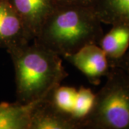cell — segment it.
<instances>
[{
    "mask_svg": "<svg viewBox=\"0 0 129 129\" xmlns=\"http://www.w3.org/2000/svg\"><path fill=\"white\" fill-rule=\"evenodd\" d=\"M21 19L29 40L37 36L47 17L57 5L56 0H8Z\"/></svg>",
    "mask_w": 129,
    "mask_h": 129,
    "instance_id": "5",
    "label": "cell"
},
{
    "mask_svg": "<svg viewBox=\"0 0 129 129\" xmlns=\"http://www.w3.org/2000/svg\"><path fill=\"white\" fill-rule=\"evenodd\" d=\"M32 42L7 51L15 72L16 101L24 105L45 99L68 76L59 55Z\"/></svg>",
    "mask_w": 129,
    "mask_h": 129,
    "instance_id": "1",
    "label": "cell"
},
{
    "mask_svg": "<svg viewBox=\"0 0 129 129\" xmlns=\"http://www.w3.org/2000/svg\"><path fill=\"white\" fill-rule=\"evenodd\" d=\"M77 92L78 90L75 88L62 86L60 85L55 88L45 99L50 102L57 111L73 120V113L76 101Z\"/></svg>",
    "mask_w": 129,
    "mask_h": 129,
    "instance_id": "11",
    "label": "cell"
},
{
    "mask_svg": "<svg viewBox=\"0 0 129 129\" xmlns=\"http://www.w3.org/2000/svg\"><path fill=\"white\" fill-rule=\"evenodd\" d=\"M93 7L102 23L129 24V0H97Z\"/></svg>",
    "mask_w": 129,
    "mask_h": 129,
    "instance_id": "10",
    "label": "cell"
},
{
    "mask_svg": "<svg viewBox=\"0 0 129 129\" xmlns=\"http://www.w3.org/2000/svg\"><path fill=\"white\" fill-rule=\"evenodd\" d=\"M64 60L79 70L92 85H98L111 71L105 52L97 44H90L78 51L62 56Z\"/></svg>",
    "mask_w": 129,
    "mask_h": 129,
    "instance_id": "4",
    "label": "cell"
},
{
    "mask_svg": "<svg viewBox=\"0 0 129 129\" xmlns=\"http://www.w3.org/2000/svg\"><path fill=\"white\" fill-rule=\"evenodd\" d=\"M29 129H80L68 116L57 111L46 99L33 104Z\"/></svg>",
    "mask_w": 129,
    "mask_h": 129,
    "instance_id": "7",
    "label": "cell"
},
{
    "mask_svg": "<svg viewBox=\"0 0 129 129\" xmlns=\"http://www.w3.org/2000/svg\"><path fill=\"white\" fill-rule=\"evenodd\" d=\"M60 5H78L94 7L97 0H56Z\"/></svg>",
    "mask_w": 129,
    "mask_h": 129,
    "instance_id": "13",
    "label": "cell"
},
{
    "mask_svg": "<svg viewBox=\"0 0 129 129\" xmlns=\"http://www.w3.org/2000/svg\"><path fill=\"white\" fill-rule=\"evenodd\" d=\"M113 68H118L121 69L129 78V50L127 51L123 57Z\"/></svg>",
    "mask_w": 129,
    "mask_h": 129,
    "instance_id": "14",
    "label": "cell"
},
{
    "mask_svg": "<svg viewBox=\"0 0 129 129\" xmlns=\"http://www.w3.org/2000/svg\"><path fill=\"white\" fill-rule=\"evenodd\" d=\"M102 24L93 7L57 4L33 41L62 57L98 45L104 34Z\"/></svg>",
    "mask_w": 129,
    "mask_h": 129,
    "instance_id": "2",
    "label": "cell"
},
{
    "mask_svg": "<svg viewBox=\"0 0 129 129\" xmlns=\"http://www.w3.org/2000/svg\"><path fill=\"white\" fill-rule=\"evenodd\" d=\"M106 79L82 128L129 129V78L120 68H111Z\"/></svg>",
    "mask_w": 129,
    "mask_h": 129,
    "instance_id": "3",
    "label": "cell"
},
{
    "mask_svg": "<svg viewBox=\"0 0 129 129\" xmlns=\"http://www.w3.org/2000/svg\"><path fill=\"white\" fill-rule=\"evenodd\" d=\"M98 45L105 52L111 68H113L128 50L129 24H112L109 32L102 36Z\"/></svg>",
    "mask_w": 129,
    "mask_h": 129,
    "instance_id": "8",
    "label": "cell"
},
{
    "mask_svg": "<svg viewBox=\"0 0 129 129\" xmlns=\"http://www.w3.org/2000/svg\"><path fill=\"white\" fill-rule=\"evenodd\" d=\"M34 103H1L0 129H29L30 112Z\"/></svg>",
    "mask_w": 129,
    "mask_h": 129,
    "instance_id": "9",
    "label": "cell"
},
{
    "mask_svg": "<svg viewBox=\"0 0 129 129\" xmlns=\"http://www.w3.org/2000/svg\"><path fill=\"white\" fill-rule=\"evenodd\" d=\"M29 42L17 12L8 0H0V47L8 51Z\"/></svg>",
    "mask_w": 129,
    "mask_h": 129,
    "instance_id": "6",
    "label": "cell"
},
{
    "mask_svg": "<svg viewBox=\"0 0 129 129\" xmlns=\"http://www.w3.org/2000/svg\"><path fill=\"white\" fill-rule=\"evenodd\" d=\"M95 98V93L90 88L81 86L78 89L76 101L73 113V119L82 128L84 120L86 119L92 110Z\"/></svg>",
    "mask_w": 129,
    "mask_h": 129,
    "instance_id": "12",
    "label": "cell"
}]
</instances>
